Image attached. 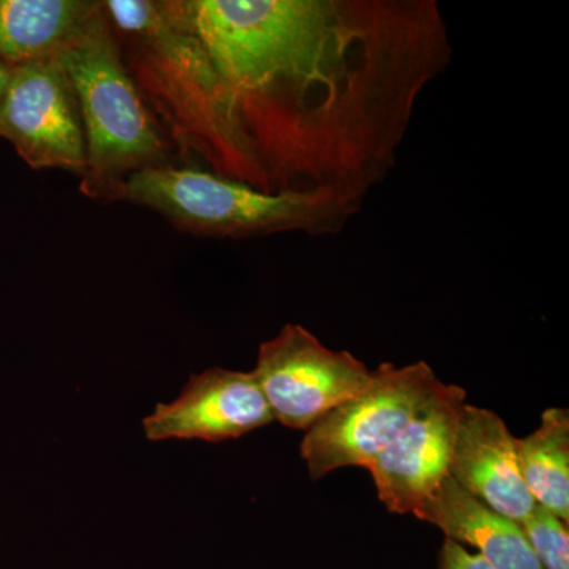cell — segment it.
Returning <instances> with one entry per match:
<instances>
[{
    "instance_id": "6da1fadb",
    "label": "cell",
    "mask_w": 569,
    "mask_h": 569,
    "mask_svg": "<svg viewBox=\"0 0 569 569\" xmlns=\"http://www.w3.org/2000/svg\"><path fill=\"white\" fill-rule=\"evenodd\" d=\"M222 91L236 179L365 203L427 86L449 69L437 0H192Z\"/></svg>"
},
{
    "instance_id": "7a4b0ae2",
    "label": "cell",
    "mask_w": 569,
    "mask_h": 569,
    "mask_svg": "<svg viewBox=\"0 0 569 569\" xmlns=\"http://www.w3.org/2000/svg\"><path fill=\"white\" fill-rule=\"evenodd\" d=\"M121 197L190 233L231 239L290 231L337 234L362 209L359 201L331 192L266 193L220 174L164 164L130 174Z\"/></svg>"
},
{
    "instance_id": "3957f363",
    "label": "cell",
    "mask_w": 569,
    "mask_h": 569,
    "mask_svg": "<svg viewBox=\"0 0 569 569\" xmlns=\"http://www.w3.org/2000/svg\"><path fill=\"white\" fill-rule=\"evenodd\" d=\"M77 93L88 167L82 190L89 197H121L130 174L159 167L162 134L142 103L102 10L56 56Z\"/></svg>"
},
{
    "instance_id": "277c9868",
    "label": "cell",
    "mask_w": 569,
    "mask_h": 569,
    "mask_svg": "<svg viewBox=\"0 0 569 569\" xmlns=\"http://www.w3.org/2000/svg\"><path fill=\"white\" fill-rule=\"evenodd\" d=\"M440 383L426 361L383 362L365 391L332 408L306 430L301 456L313 479L343 467L372 466Z\"/></svg>"
},
{
    "instance_id": "5b68a950",
    "label": "cell",
    "mask_w": 569,
    "mask_h": 569,
    "mask_svg": "<svg viewBox=\"0 0 569 569\" xmlns=\"http://www.w3.org/2000/svg\"><path fill=\"white\" fill-rule=\"evenodd\" d=\"M252 373L274 421L298 430L316 425L372 380L361 359L325 347L305 326L293 323L261 343Z\"/></svg>"
},
{
    "instance_id": "8992f818",
    "label": "cell",
    "mask_w": 569,
    "mask_h": 569,
    "mask_svg": "<svg viewBox=\"0 0 569 569\" xmlns=\"http://www.w3.org/2000/svg\"><path fill=\"white\" fill-rule=\"evenodd\" d=\"M0 137L33 170L58 168L84 176L88 152L80 104L56 59L11 69L0 111Z\"/></svg>"
},
{
    "instance_id": "52a82bcc",
    "label": "cell",
    "mask_w": 569,
    "mask_h": 569,
    "mask_svg": "<svg viewBox=\"0 0 569 569\" xmlns=\"http://www.w3.org/2000/svg\"><path fill=\"white\" fill-rule=\"evenodd\" d=\"M466 406V389L440 381L406 429L367 468L389 511L413 515L449 477Z\"/></svg>"
},
{
    "instance_id": "ba28073f",
    "label": "cell",
    "mask_w": 569,
    "mask_h": 569,
    "mask_svg": "<svg viewBox=\"0 0 569 569\" xmlns=\"http://www.w3.org/2000/svg\"><path fill=\"white\" fill-rule=\"evenodd\" d=\"M271 408L253 373L213 367L190 377L181 396L171 403H157L142 419L151 441L233 440L271 425Z\"/></svg>"
},
{
    "instance_id": "9c48e42d",
    "label": "cell",
    "mask_w": 569,
    "mask_h": 569,
    "mask_svg": "<svg viewBox=\"0 0 569 569\" xmlns=\"http://www.w3.org/2000/svg\"><path fill=\"white\" fill-rule=\"evenodd\" d=\"M449 477L515 522L522 523L537 507L520 475L516 437L492 410L463 407Z\"/></svg>"
},
{
    "instance_id": "30bf717a",
    "label": "cell",
    "mask_w": 569,
    "mask_h": 569,
    "mask_svg": "<svg viewBox=\"0 0 569 569\" xmlns=\"http://www.w3.org/2000/svg\"><path fill=\"white\" fill-rule=\"evenodd\" d=\"M459 545H470L493 569H542L520 523L498 515L451 477L413 512Z\"/></svg>"
},
{
    "instance_id": "8fae6325",
    "label": "cell",
    "mask_w": 569,
    "mask_h": 569,
    "mask_svg": "<svg viewBox=\"0 0 569 569\" xmlns=\"http://www.w3.org/2000/svg\"><path fill=\"white\" fill-rule=\"evenodd\" d=\"M100 10L84 0H0V61L13 69L54 59Z\"/></svg>"
},
{
    "instance_id": "7c38bea8",
    "label": "cell",
    "mask_w": 569,
    "mask_h": 569,
    "mask_svg": "<svg viewBox=\"0 0 569 569\" xmlns=\"http://www.w3.org/2000/svg\"><path fill=\"white\" fill-rule=\"evenodd\" d=\"M519 470L535 503L569 523V411L549 408L538 429L516 438Z\"/></svg>"
},
{
    "instance_id": "4fadbf2b",
    "label": "cell",
    "mask_w": 569,
    "mask_h": 569,
    "mask_svg": "<svg viewBox=\"0 0 569 569\" xmlns=\"http://www.w3.org/2000/svg\"><path fill=\"white\" fill-rule=\"evenodd\" d=\"M520 527L542 569H569L567 522L537 505Z\"/></svg>"
},
{
    "instance_id": "5bb4252c",
    "label": "cell",
    "mask_w": 569,
    "mask_h": 569,
    "mask_svg": "<svg viewBox=\"0 0 569 569\" xmlns=\"http://www.w3.org/2000/svg\"><path fill=\"white\" fill-rule=\"evenodd\" d=\"M438 569H493L488 561L470 552L463 545L448 539L443 542L438 559Z\"/></svg>"
},
{
    "instance_id": "9a60e30c",
    "label": "cell",
    "mask_w": 569,
    "mask_h": 569,
    "mask_svg": "<svg viewBox=\"0 0 569 569\" xmlns=\"http://www.w3.org/2000/svg\"><path fill=\"white\" fill-rule=\"evenodd\" d=\"M11 67L0 61V111H2L3 97H6L7 86H9Z\"/></svg>"
}]
</instances>
